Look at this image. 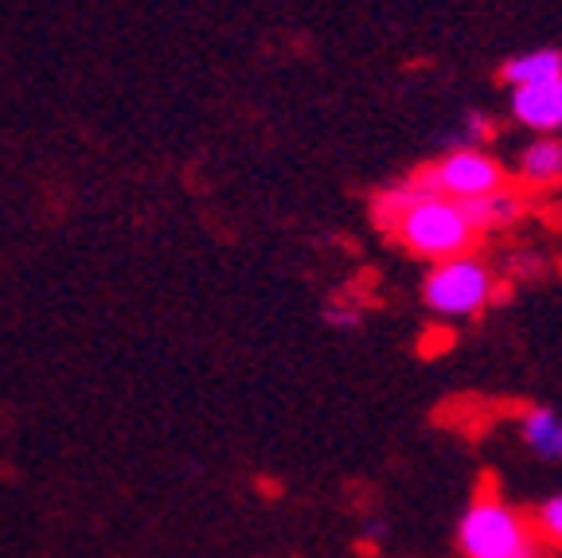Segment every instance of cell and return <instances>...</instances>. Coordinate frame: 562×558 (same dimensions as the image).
Returning a JSON list of instances; mask_svg holds the SVG:
<instances>
[{
	"mask_svg": "<svg viewBox=\"0 0 562 558\" xmlns=\"http://www.w3.org/2000/svg\"><path fill=\"white\" fill-rule=\"evenodd\" d=\"M465 558H543L539 532L501 496H476L457 524Z\"/></svg>",
	"mask_w": 562,
	"mask_h": 558,
	"instance_id": "6da1fadb",
	"label": "cell"
},
{
	"mask_svg": "<svg viewBox=\"0 0 562 558\" xmlns=\"http://www.w3.org/2000/svg\"><path fill=\"white\" fill-rule=\"evenodd\" d=\"M398 243L406 250L422 254V258H434V263H446V258H457L473 246V227L469 219L461 215V203L441 200V196H422L411 211L395 223Z\"/></svg>",
	"mask_w": 562,
	"mask_h": 558,
	"instance_id": "7a4b0ae2",
	"label": "cell"
},
{
	"mask_svg": "<svg viewBox=\"0 0 562 558\" xmlns=\"http://www.w3.org/2000/svg\"><path fill=\"white\" fill-rule=\"evenodd\" d=\"M411 183L422 196H441V200L465 203L504 188V168L488 153H481V148H457V153L441 157L438 165L418 168L411 176Z\"/></svg>",
	"mask_w": 562,
	"mask_h": 558,
	"instance_id": "3957f363",
	"label": "cell"
},
{
	"mask_svg": "<svg viewBox=\"0 0 562 558\" xmlns=\"http://www.w3.org/2000/svg\"><path fill=\"white\" fill-rule=\"evenodd\" d=\"M492 270L481 258H469V254H457L446 258L430 270L422 293H426V305L438 316H476L492 301Z\"/></svg>",
	"mask_w": 562,
	"mask_h": 558,
	"instance_id": "277c9868",
	"label": "cell"
},
{
	"mask_svg": "<svg viewBox=\"0 0 562 558\" xmlns=\"http://www.w3.org/2000/svg\"><path fill=\"white\" fill-rule=\"evenodd\" d=\"M512 118L539 137H554L562 130V79L536 82V87L512 90Z\"/></svg>",
	"mask_w": 562,
	"mask_h": 558,
	"instance_id": "5b68a950",
	"label": "cell"
},
{
	"mask_svg": "<svg viewBox=\"0 0 562 558\" xmlns=\"http://www.w3.org/2000/svg\"><path fill=\"white\" fill-rule=\"evenodd\" d=\"M524 211V200L508 188H496L488 196H476V200H465L461 203V215L469 219V227L476 231H501V227H512Z\"/></svg>",
	"mask_w": 562,
	"mask_h": 558,
	"instance_id": "8992f818",
	"label": "cell"
},
{
	"mask_svg": "<svg viewBox=\"0 0 562 558\" xmlns=\"http://www.w3.org/2000/svg\"><path fill=\"white\" fill-rule=\"evenodd\" d=\"M501 79L508 82L512 90L562 79V52H554V47H536V52L516 55V59H508L501 67Z\"/></svg>",
	"mask_w": 562,
	"mask_h": 558,
	"instance_id": "52a82bcc",
	"label": "cell"
},
{
	"mask_svg": "<svg viewBox=\"0 0 562 558\" xmlns=\"http://www.w3.org/2000/svg\"><path fill=\"white\" fill-rule=\"evenodd\" d=\"M519 434L531 454H539L543 461H562V418L551 406H531L519 422Z\"/></svg>",
	"mask_w": 562,
	"mask_h": 558,
	"instance_id": "ba28073f",
	"label": "cell"
},
{
	"mask_svg": "<svg viewBox=\"0 0 562 558\" xmlns=\"http://www.w3.org/2000/svg\"><path fill=\"white\" fill-rule=\"evenodd\" d=\"M519 176L527 183H554L562 180V137H536L519 153Z\"/></svg>",
	"mask_w": 562,
	"mask_h": 558,
	"instance_id": "9c48e42d",
	"label": "cell"
},
{
	"mask_svg": "<svg viewBox=\"0 0 562 558\" xmlns=\"http://www.w3.org/2000/svg\"><path fill=\"white\" fill-rule=\"evenodd\" d=\"M422 200V192L414 188L411 180L403 183H391V188H383V192L375 196V203H371V215H375V223L383 231H395V223L406 215V211L414 208V203Z\"/></svg>",
	"mask_w": 562,
	"mask_h": 558,
	"instance_id": "30bf717a",
	"label": "cell"
},
{
	"mask_svg": "<svg viewBox=\"0 0 562 558\" xmlns=\"http://www.w3.org/2000/svg\"><path fill=\"white\" fill-rule=\"evenodd\" d=\"M536 527H539V535H543V539H551V543H559V547H562V496H551V500H543V504H539Z\"/></svg>",
	"mask_w": 562,
	"mask_h": 558,
	"instance_id": "8fae6325",
	"label": "cell"
},
{
	"mask_svg": "<svg viewBox=\"0 0 562 558\" xmlns=\"http://www.w3.org/2000/svg\"><path fill=\"white\" fill-rule=\"evenodd\" d=\"M328 324H333V328H356V324H360V313L348 305H336V309H328Z\"/></svg>",
	"mask_w": 562,
	"mask_h": 558,
	"instance_id": "7c38bea8",
	"label": "cell"
}]
</instances>
